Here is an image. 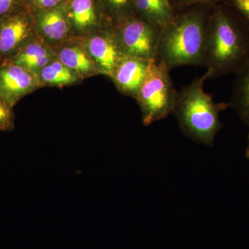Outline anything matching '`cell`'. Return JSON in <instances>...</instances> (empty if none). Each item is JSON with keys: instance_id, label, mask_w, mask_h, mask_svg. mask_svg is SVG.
<instances>
[{"instance_id": "cell-1", "label": "cell", "mask_w": 249, "mask_h": 249, "mask_svg": "<svg viewBox=\"0 0 249 249\" xmlns=\"http://www.w3.org/2000/svg\"><path fill=\"white\" fill-rule=\"evenodd\" d=\"M249 62V28L222 3L211 7L206 24L204 67L209 78L237 73Z\"/></svg>"}, {"instance_id": "cell-2", "label": "cell", "mask_w": 249, "mask_h": 249, "mask_svg": "<svg viewBox=\"0 0 249 249\" xmlns=\"http://www.w3.org/2000/svg\"><path fill=\"white\" fill-rule=\"evenodd\" d=\"M213 6L195 5L176 13L160 29L157 61L168 70L180 66H204L206 24Z\"/></svg>"}, {"instance_id": "cell-3", "label": "cell", "mask_w": 249, "mask_h": 249, "mask_svg": "<svg viewBox=\"0 0 249 249\" xmlns=\"http://www.w3.org/2000/svg\"><path fill=\"white\" fill-rule=\"evenodd\" d=\"M207 72L178 93L173 114L183 133L198 143L212 145L222 127L219 113L230 104L214 103L204 89Z\"/></svg>"}, {"instance_id": "cell-4", "label": "cell", "mask_w": 249, "mask_h": 249, "mask_svg": "<svg viewBox=\"0 0 249 249\" xmlns=\"http://www.w3.org/2000/svg\"><path fill=\"white\" fill-rule=\"evenodd\" d=\"M164 64L152 62L135 99L140 107L142 124L150 125L173 114L178 93Z\"/></svg>"}, {"instance_id": "cell-5", "label": "cell", "mask_w": 249, "mask_h": 249, "mask_svg": "<svg viewBox=\"0 0 249 249\" xmlns=\"http://www.w3.org/2000/svg\"><path fill=\"white\" fill-rule=\"evenodd\" d=\"M114 27L125 55L157 60L160 28L135 15L114 24Z\"/></svg>"}, {"instance_id": "cell-6", "label": "cell", "mask_w": 249, "mask_h": 249, "mask_svg": "<svg viewBox=\"0 0 249 249\" xmlns=\"http://www.w3.org/2000/svg\"><path fill=\"white\" fill-rule=\"evenodd\" d=\"M81 38L99 75L110 78L119 62L125 55L114 25L108 24Z\"/></svg>"}, {"instance_id": "cell-7", "label": "cell", "mask_w": 249, "mask_h": 249, "mask_svg": "<svg viewBox=\"0 0 249 249\" xmlns=\"http://www.w3.org/2000/svg\"><path fill=\"white\" fill-rule=\"evenodd\" d=\"M23 9L0 19V62L9 60L38 37L35 16Z\"/></svg>"}, {"instance_id": "cell-8", "label": "cell", "mask_w": 249, "mask_h": 249, "mask_svg": "<svg viewBox=\"0 0 249 249\" xmlns=\"http://www.w3.org/2000/svg\"><path fill=\"white\" fill-rule=\"evenodd\" d=\"M38 77L11 62H0V96L14 108L22 98L40 89Z\"/></svg>"}, {"instance_id": "cell-9", "label": "cell", "mask_w": 249, "mask_h": 249, "mask_svg": "<svg viewBox=\"0 0 249 249\" xmlns=\"http://www.w3.org/2000/svg\"><path fill=\"white\" fill-rule=\"evenodd\" d=\"M152 61L154 60L124 55L110 77L118 91L135 99Z\"/></svg>"}, {"instance_id": "cell-10", "label": "cell", "mask_w": 249, "mask_h": 249, "mask_svg": "<svg viewBox=\"0 0 249 249\" xmlns=\"http://www.w3.org/2000/svg\"><path fill=\"white\" fill-rule=\"evenodd\" d=\"M34 16L37 35L54 49L73 37L63 8L39 11Z\"/></svg>"}, {"instance_id": "cell-11", "label": "cell", "mask_w": 249, "mask_h": 249, "mask_svg": "<svg viewBox=\"0 0 249 249\" xmlns=\"http://www.w3.org/2000/svg\"><path fill=\"white\" fill-rule=\"evenodd\" d=\"M63 8V7H62ZM73 37H83L110 23L101 19L95 0H70L63 8Z\"/></svg>"}, {"instance_id": "cell-12", "label": "cell", "mask_w": 249, "mask_h": 249, "mask_svg": "<svg viewBox=\"0 0 249 249\" xmlns=\"http://www.w3.org/2000/svg\"><path fill=\"white\" fill-rule=\"evenodd\" d=\"M55 57L84 80L99 75L83 39L72 37L55 48Z\"/></svg>"}, {"instance_id": "cell-13", "label": "cell", "mask_w": 249, "mask_h": 249, "mask_svg": "<svg viewBox=\"0 0 249 249\" xmlns=\"http://www.w3.org/2000/svg\"><path fill=\"white\" fill-rule=\"evenodd\" d=\"M55 58V49L38 36L24 46L12 58L4 61L24 67L37 76L41 70Z\"/></svg>"}, {"instance_id": "cell-14", "label": "cell", "mask_w": 249, "mask_h": 249, "mask_svg": "<svg viewBox=\"0 0 249 249\" xmlns=\"http://www.w3.org/2000/svg\"><path fill=\"white\" fill-rule=\"evenodd\" d=\"M134 15L161 29L175 18L170 0H134Z\"/></svg>"}, {"instance_id": "cell-15", "label": "cell", "mask_w": 249, "mask_h": 249, "mask_svg": "<svg viewBox=\"0 0 249 249\" xmlns=\"http://www.w3.org/2000/svg\"><path fill=\"white\" fill-rule=\"evenodd\" d=\"M37 77L41 88H61L83 82L78 75L64 65L56 57L41 70Z\"/></svg>"}, {"instance_id": "cell-16", "label": "cell", "mask_w": 249, "mask_h": 249, "mask_svg": "<svg viewBox=\"0 0 249 249\" xmlns=\"http://www.w3.org/2000/svg\"><path fill=\"white\" fill-rule=\"evenodd\" d=\"M230 105L249 127V62L237 73Z\"/></svg>"}, {"instance_id": "cell-17", "label": "cell", "mask_w": 249, "mask_h": 249, "mask_svg": "<svg viewBox=\"0 0 249 249\" xmlns=\"http://www.w3.org/2000/svg\"><path fill=\"white\" fill-rule=\"evenodd\" d=\"M103 4L113 25L134 15V0H103Z\"/></svg>"}, {"instance_id": "cell-18", "label": "cell", "mask_w": 249, "mask_h": 249, "mask_svg": "<svg viewBox=\"0 0 249 249\" xmlns=\"http://www.w3.org/2000/svg\"><path fill=\"white\" fill-rule=\"evenodd\" d=\"M14 108L0 96V131L11 132L16 127Z\"/></svg>"}, {"instance_id": "cell-19", "label": "cell", "mask_w": 249, "mask_h": 249, "mask_svg": "<svg viewBox=\"0 0 249 249\" xmlns=\"http://www.w3.org/2000/svg\"><path fill=\"white\" fill-rule=\"evenodd\" d=\"M221 3L231 10L249 28V0H222Z\"/></svg>"}, {"instance_id": "cell-20", "label": "cell", "mask_w": 249, "mask_h": 249, "mask_svg": "<svg viewBox=\"0 0 249 249\" xmlns=\"http://www.w3.org/2000/svg\"><path fill=\"white\" fill-rule=\"evenodd\" d=\"M27 0H0V19L24 9Z\"/></svg>"}, {"instance_id": "cell-21", "label": "cell", "mask_w": 249, "mask_h": 249, "mask_svg": "<svg viewBox=\"0 0 249 249\" xmlns=\"http://www.w3.org/2000/svg\"><path fill=\"white\" fill-rule=\"evenodd\" d=\"M221 1L222 0H170L175 13L179 12L195 5L214 6L221 3Z\"/></svg>"}, {"instance_id": "cell-22", "label": "cell", "mask_w": 249, "mask_h": 249, "mask_svg": "<svg viewBox=\"0 0 249 249\" xmlns=\"http://www.w3.org/2000/svg\"><path fill=\"white\" fill-rule=\"evenodd\" d=\"M31 6L39 11H47L61 8L64 0H27ZM37 11V12H39Z\"/></svg>"}, {"instance_id": "cell-23", "label": "cell", "mask_w": 249, "mask_h": 249, "mask_svg": "<svg viewBox=\"0 0 249 249\" xmlns=\"http://www.w3.org/2000/svg\"><path fill=\"white\" fill-rule=\"evenodd\" d=\"M246 157L249 159V133L248 137V145H247V150H246Z\"/></svg>"}]
</instances>
